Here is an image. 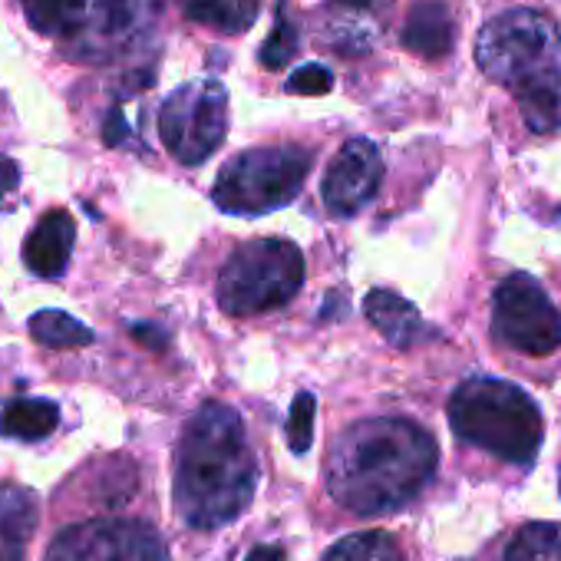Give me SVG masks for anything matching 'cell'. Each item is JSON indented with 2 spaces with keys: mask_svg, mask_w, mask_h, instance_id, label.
<instances>
[{
  "mask_svg": "<svg viewBox=\"0 0 561 561\" xmlns=\"http://www.w3.org/2000/svg\"><path fill=\"white\" fill-rule=\"evenodd\" d=\"M489 80L505 87L531 133L561 123V31L538 11H508L489 21L476 44Z\"/></svg>",
  "mask_w": 561,
  "mask_h": 561,
  "instance_id": "cell-3",
  "label": "cell"
},
{
  "mask_svg": "<svg viewBox=\"0 0 561 561\" xmlns=\"http://www.w3.org/2000/svg\"><path fill=\"white\" fill-rule=\"evenodd\" d=\"M295 54H298V31H295V24H291V18H288V8L280 4L277 24H274V31L267 34V41H264V47H261V64H264L267 70H285V67L291 64Z\"/></svg>",
  "mask_w": 561,
  "mask_h": 561,
  "instance_id": "cell-22",
  "label": "cell"
},
{
  "mask_svg": "<svg viewBox=\"0 0 561 561\" xmlns=\"http://www.w3.org/2000/svg\"><path fill=\"white\" fill-rule=\"evenodd\" d=\"M21 182V169L18 162H11L8 156H0V192H11Z\"/></svg>",
  "mask_w": 561,
  "mask_h": 561,
  "instance_id": "cell-25",
  "label": "cell"
},
{
  "mask_svg": "<svg viewBox=\"0 0 561 561\" xmlns=\"http://www.w3.org/2000/svg\"><path fill=\"white\" fill-rule=\"evenodd\" d=\"M331 90H334V77L321 64H308L295 70V77L288 80V93H301V96H324Z\"/></svg>",
  "mask_w": 561,
  "mask_h": 561,
  "instance_id": "cell-24",
  "label": "cell"
},
{
  "mask_svg": "<svg viewBox=\"0 0 561 561\" xmlns=\"http://www.w3.org/2000/svg\"><path fill=\"white\" fill-rule=\"evenodd\" d=\"M37 528V499L31 489L0 482V535L11 541H27Z\"/></svg>",
  "mask_w": 561,
  "mask_h": 561,
  "instance_id": "cell-19",
  "label": "cell"
},
{
  "mask_svg": "<svg viewBox=\"0 0 561 561\" xmlns=\"http://www.w3.org/2000/svg\"><path fill=\"white\" fill-rule=\"evenodd\" d=\"M321 561H403V551L390 531H357L331 545Z\"/></svg>",
  "mask_w": 561,
  "mask_h": 561,
  "instance_id": "cell-20",
  "label": "cell"
},
{
  "mask_svg": "<svg viewBox=\"0 0 561 561\" xmlns=\"http://www.w3.org/2000/svg\"><path fill=\"white\" fill-rule=\"evenodd\" d=\"M364 314L400 351L413 347L423 337V318H420L416 305H410L407 298H400V295H393L387 288H377V291L367 295Z\"/></svg>",
  "mask_w": 561,
  "mask_h": 561,
  "instance_id": "cell-13",
  "label": "cell"
},
{
  "mask_svg": "<svg viewBox=\"0 0 561 561\" xmlns=\"http://www.w3.org/2000/svg\"><path fill=\"white\" fill-rule=\"evenodd\" d=\"M492 334L502 347L548 357L561 347V314L528 274H508L492 298Z\"/></svg>",
  "mask_w": 561,
  "mask_h": 561,
  "instance_id": "cell-8",
  "label": "cell"
},
{
  "mask_svg": "<svg viewBox=\"0 0 561 561\" xmlns=\"http://www.w3.org/2000/svg\"><path fill=\"white\" fill-rule=\"evenodd\" d=\"M436 439L413 420L380 416L347 426L328 456V492L354 515H387L436 476Z\"/></svg>",
  "mask_w": 561,
  "mask_h": 561,
  "instance_id": "cell-1",
  "label": "cell"
},
{
  "mask_svg": "<svg viewBox=\"0 0 561 561\" xmlns=\"http://www.w3.org/2000/svg\"><path fill=\"white\" fill-rule=\"evenodd\" d=\"M21 8L37 34L67 44L83 27L90 0H21Z\"/></svg>",
  "mask_w": 561,
  "mask_h": 561,
  "instance_id": "cell-16",
  "label": "cell"
},
{
  "mask_svg": "<svg viewBox=\"0 0 561 561\" xmlns=\"http://www.w3.org/2000/svg\"><path fill=\"white\" fill-rule=\"evenodd\" d=\"M47 561H169L159 531L136 518H96L64 528Z\"/></svg>",
  "mask_w": 561,
  "mask_h": 561,
  "instance_id": "cell-10",
  "label": "cell"
},
{
  "mask_svg": "<svg viewBox=\"0 0 561 561\" xmlns=\"http://www.w3.org/2000/svg\"><path fill=\"white\" fill-rule=\"evenodd\" d=\"M244 561H285V551H280L277 545H257L248 551Z\"/></svg>",
  "mask_w": 561,
  "mask_h": 561,
  "instance_id": "cell-26",
  "label": "cell"
},
{
  "mask_svg": "<svg viewBox=\"0 0 561 561\" xmlns=\"http://www.w3.org/2000/svg\"><path fill=\"white\" fill-rule=\"evenodd\" d=\"M228 133V93L218 80H192L165 96L159 136L182 165H202Z\"/></svg>",
  "mask_w": 561,
  "mask_h": 561,
  "instance_id": "cell-7",
  "label": "cell"
},
{
  "mask_svg": "<svg viewBox=\"0 0 561 561\" xmlns=\"http://www.w3.org/2000/svg\"><path fill=\"white\" fill-rule=\"evenodd\" d=\"M57 426H60V407L54 400L18 397L0 410V433L11 439H21V443L47 439Z\"/></svg>",
  "mask_w": 561,
  "mask_h": 561,
  "instance_id": "cell-15",
  "label": "cell"
},
{
  "mask_svg": "<svg viewBox=\"0 0 561 561\" xmlns=\"http://www.w3.org/2000/svg\"><path fill=\"white\" fill-rule=\"evenodd\" d=\"M383 182V159L380 149L357 136L351 142L341 146V152L334 156V162L328 165L324 175V205L334 215H357L367 202H374L377 188Z\"/></svg>",
  "mask_w": 561,
  "mask_h": 561,
  "instance_id": "cell-11",
  "label": "cell"
},
{
  "mask_svg": "<svg viewBox=\"0 0 561 561\" xmlns=\"http://www.w3.org/2000/svg\"><path fill=\"white\" fill-rule=\"evenodd\" d=\"M314 397L311 393H298V400L291 403V413H288V446L291 453L305 456L314 443Z\"/></svg>",
  "mask_w": 561,
  "mask_h": 561,
  "instance_id": "cell-23",
  "label": "cell"
},
{
  "mask_svg": "<svg viewBox=\"0 0 561 561\" xmlns=\"http://www.w3.org/2000/svg\"><path fill=\"white\" fill-rule=\"evenodd\" d=\"M31 337L54 351H77L96 341V334L67 311H37L31 318Z\"/></svg>",
  "mask_w": 561,
  "mask_h": 561,
  "instance_id": "cell-18",
  "label": "cell"
},
{
  "mask_svg": "<svg viewBox=\"0 0 561 561\" xmlns=\"http://www.w3.org/2000/svg\"><path fill=\"white\" fill-rule=\"evenodd\" d=\"M449 423L462 443H472L515 466L535 462L545 433L535 400L522 387L492 377L466 380L453 393Z\"/></svg>",
  "mask_w": 561,
  "mask_h": 561,
  "instance_id": "cell-4",
  "label": "cell"
},
{
  "mask_svg": "<svg viewBox=\"0 0 561 561\" xmlns=\"http://www.w3.org/2000/svg\"><path fill=\"white\" fill-rule=\"evenodd\" d=\"M73 238H77V221L70 211L54 208L47 211L27 234L24 241V264L37 277H60L70 264L73 254Z\"/></svg>",
  "mask_w": 561,
  "mask_h": 561,
  "instance_id": "cell-12",
  "label": "cell"
},
{
  "mask_svg": "<svg viewBox=\"0 0 561 561\" xmlns=\"http://www.w3.org/2000/svg\"><path fill=\"white\" fill-rule=\"evenodd\" d=\"M0 561H24V545L0 535Z\"/></svg>",
  "mask_w": 561,
  "mask_h": 561,
  "instance_id": "cell-27",
  "label": "cell"
},
{
  "mask_svg": "<svg viewBox=\"0 0 561 561\" xmlns=\"http://www.w3.org/2000/svg\"><path fill=\"white\" fill-rule=\"evenodd\" d=\"M314 156L301 146H261L225 162L211 198L228 215H267L285 208L305 188Z\"/></svg>",
  "mask_w": 561,
  "mask_h": 561,
  "instance_id": "cell-6",
  "label": "cell"
},
{
  "mask_svg": "<svg viewBox=\"0 0 561 561\" xmlns=\"http://www.w3.org/2000/svg\"><path fill=\"white\" fill-rule=\"evenodd\" d=\"M188 21L221 34H244L261 14V0H179Z\"/></svg>",
  "mask_w": 561,
  "mask_h": 561,
  "instance_id": "cell-17",
  "label": "cell"
},
{
  "mask_svg": "<svg viewBox=\"0 0 561 561\" xmlns=\"http://www.w3.org/2000/svg\"><path fill=\"white\" fill-rule=\"evenodd\" d=\"M159 21V0H90L83 27L67 41L80 64H113L142 47Z\"/></svg>",
  "mask_w": 561,
  "mask_h": 561,
  "instance_id": "cell-9",
  "label": "cell"
},
{
  "mask_svg": "<svg viewBox=\"0 0 561 561\" xmlns=\"http://www.w3.org/2000/svg\"><path fill=\"white\" fill-rule=\"evenodd\" d=\"M257 459L244 420L225 403H202L175 449V512L192 528H221L254 499Z\"/></svg>",
  "mask_w": 561,
  "mask_h": 561,
  "instance_id": "cell-2",
  "label": "cell"
},
{
  "mask_svg": "<svg viewBox=\"0 0 561 561\" xmlns=\"http://www.w3.org/2000/svg\"><path fill=\"white\" fill-rule=\"evenodd\" d=\"M305 285V254L288 238H251L231 251L218 274V308L254 318L285 308Z\"/></svg>",
  "mask_w": 561,
  "mask_h": 561,
  "instance_id": "cell-5",
  "label": "cell"
},
{
  "mask_svg": "<svg viewBox=\"0 0 561 561\" xmlns=\"http://www.w3.org/2000/svg\"><path fill=\"white\" fill-rule=\"evenodd\" d=\"M505 561H561V525L531 522L518 528L505 548Z\"/></svg>",
  "mask_w": 561,
  "mask_h": 561,
  "instance_id": "cell-21",
  "label": "cell"
},
{
  "mask_svg": "<svg viewBox=\"0 0 561 561\" xmlns=\"http://www.w3.org/2000/svg\"><path fill=\"white\" fill-rule=\"evenodd\" d=\"M453 37H456V27H453V18L446 11V4L439 0H423L416 4L407 18V27H403V44L407 50L420 54V57H446L449 47H453Z\"/></svg>",
  "mask_w": 561,
  "mask_h": 561,
  "instance_id": "cell-14",
  "label": "cell"
}]
</instances>
